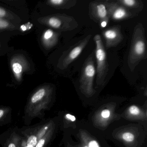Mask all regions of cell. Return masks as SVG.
Masks as SVG:
<instances>
[{"label":"cell","instance_id":"obj_22","mask_svg":"<svg viewBox=\"0 0 147 147\" xmlns=\"http://www.w3.org/2000/svg\"><path fill=\"white\" fill-rule=\"evenodd\" d=\"M45 143V140L44 139H41L38 142V143L37 144L36 147H43Z\"/></svg>","mask_w":147,"mask_h":147},{"label":"cell","instance_id":"obj_15","mask_svg":"<svg viewBox=\"0 0 147 147\" xmlns=\"http://www.w3.org/2000/svg\"><path fill=\"white\" fill-rule=\"evenodd\" d=\"M10 23L3 18H0V30H4L10 27Z\"/></svg>","mask_w":147,"mask_h":147},{"label":"cell","instance_id":"obj_16","mask_svg":"<svg viewBox=\"0 0 147 147\" xmlns=\"http://www.w3.org/2000/svg\"><path fill=\"white\" fill-rule=\"evenodd\" d=\"M129 111L131 114L133 115H138L140 113L139 108L135 105H132L129 108Z\"/></svg>","mask_w":147,"mask_h":147},{"label":"cell","instance_id":"obj_17","mask_svg":"<svg viewBox=\"0 0 147 147\" xmlns=\"http://www.w3.org/2000/svg\"><path fill=\"white\" fill-rule=\"evenodd\" d=\"M37 143V138L36 136H31L28 138L27 145H31L35 146Z\"/></svg>","mask_w":147,"mask_h":147},{"label":"cell","instance_id":"obj_19","mask_svg":"<svg viewBox=\"0 0 147 147\" xmlns=\"http://www.w3.org/2000/svg\"><path fill=\"white\" fill-rule=\"evenodd\" d=\"M7 15V12L2 7H0V18H4L6 17Z\"/></svg>","mask_w":147,"mask_h":147},{"label":"cell","instance_id":"obj_8","mask_svg":"<svg viewBox=\"0 0 147 147\" xmlns=\"http://www.w3.org/2000/svg\"><path fill=\"white\" fill-rule=\"evenodd\" d=\"M102 35L105 40L107 49L116 47L123 39L120 26H114L103 31Z\"/></svg>","mask_w":147,"mask_h":147},{"label":"cell","instance_id":"obj_11","mask_svg":"<svg viewBox=\"0 0 147 147\" xmlns=\"http://www.w3.org/2000/svg\"><path fill=\"white\" fill-rule=\"evenodd\" d=\"M76 0H50L47 1L48 5L57 9H69L76 5Z\"/></svg>","mask_w":147,"mask_h":147},{"label":"cell","instance_id":"obj_6","mask_svg":"<svg viewBox=\"0 0 147 147\" xmlns=\"http://www.w3.org/2000/svg\"><path fill=\"white\" fill-rule=\"evenodd\" d=\"M89 13L91 19L99 24L102 28L108 24L110 18L105 1L91 2L89 5Z\"/></svg>","mask_w":147,"mask_h":147},{"label":"cell","instance_id":"obj_18","mask_svg":"<svg viewBox=\"0 0 147 147\" xmlns=\"http://www.w3.org/2000/svg\"><path fill=\"white\" fill-rule=\"evenodd\" d=\"M32 26H33L32 24L29 22V23H26V24L21 26L20 27V30L22 31H27L30 30L32 28Z\"/></svg>","mask_w":147,"mask_h":147},{"label":"cell","instance_id":"obj_10","mask_svg":"<svg viewBox=\"0 0 147 147\" xmlns=\"http://www.w3.org/2000/svg\"><path fill=\"white\" fill-rule=\"evenodd\" d=\"M116 2L129 11L140 12L143 9L144 5L142 1L139 0H117Z\"/></svg>","mask_w":147,"mask_h":147},{"label":"cell","instance_id":"obj_2","mask_svg":"<svg viewBox=\"0 0 147 147\" xmlns=\"http://www.w3.org/2000/svg\"><path fill=\"white\" fill-rule=\"evenodd\" d=\"M94 40L96 45L95 54L97 62L96 84L98 86H103L109 70L106 52L100 35H95Z\"/></svg>","mask_w":147,"mask_h":147},{"label":"cell","instance_id":"obj_5","mask_svg":"<svg viewBox=\"0 0 147 147\" xmlns=\"http://www.w3.org/2000/svg\"><path fill=\"white\" fill-rule=\"evenodd\" d=\"M91 38V35H88L86 37L76 44L72 48L63 54L59 61L58 67L62 69H65L76 59L82 53L87 45Z\"/></svg>","mask_w":147,"mask_h":147},{"label":"cell","instance_id":"obj_20","mask_svg":"<svg viewBox=\"0 0 147 147\" xmlns=\"http://www.w3.org/2000/svg\"><path fill=\"white\" fill-rule=\"evenodd\" d=\"M101 116L103 118H107L110 116V112L108 110H104L101 112Z\"/></svg>","mask_w":147,"mask_h":147},{"label":"cell","instance_id":"obj_12","mask_svg":"<svg viewBox=\"0 0 147 147\" xmlns=\"http://www.w3.org/2000/svg\"><path fill=\"white\" fill-rule=\"evenodd\" d=\"M11 67L15 78L18 81L21 80L23 72L25 68L24 60L21 59H13L12 61Z\"/></svg>","mask_w":147,"mask_h":147},{"label":"cell","instance_id":"obj_21","mask_svg":"<svg viewBox=\"0 0 147 147\" xmlns=\"http://www.w3.org/2000/svg\"><path fill=\"white\" fill-rule=\"evenodd\" d=\"M88 147H100L97 141L92 140L90 141L88 144Z\"/></svg>","mask_w":147,"mask_h":147},{"label":"cell","instance_id":"obj_4","mask_svg":"<svg viewBox=\"0 0 147 147\" xmlns=\"http://www.w3.org/2000/svg\"><path fill=\"white\" fill-rule=\"evenodd\" d=\"M44 22L49 27L61 31H72L78 26V23L74 17L65 14L47 17Z\"/></svg>","mask_w":147,"mask_h":147},{"label":"cell","instance_id":"obj_7","mask_svg":"<svg viewBox=\"0 0 147 147\" xmlns=\"http://www.w3.org/2000/svg\"><path fill=\"white\" fill-rule=\"evenodd\" d=\"M110 19L114 21H120L131 18L136 13L126 9L116 1H105Z\"/></svg>","mask_w":147,"mask_h":147},{"label":"cell","instance_id":"obj_3","mask_svg":"<svg viewBox=\"0 0 147 147\" xmlns=\"http://www.w3.org/2000/svg\"><path fill=\"white\" fill-rule=\"evenodd\" d=\"M94 55L91 54L85 61L81 74L80 87L85 93L90 94L93 92V82L96 75Z\"/></svg>","mask_w":147,"mask_h":147},{"label":"cell","instance_id":"obj_26","mask_svg":"<svg viewBox=\"0 0 147 147\" xmlns=\"http://www.w3.org/2000/svg\"><path fill=\"white\" fill-rule=\"evenodd\" d=\"M26 147H34V146H32V145H27Z\"/></svg>","mask_w":147,"mask_h":147},{"label":"cell","instance_id":"obj_13","mask_svg":"<svg viewBox=\"0 0 147 147\" xmlns=\"http://www.w3.org/2000/svg\"><path fill=\"white\" fill-rule=\"evenodd\" d=\"M46 92L47 90L45 88H42L38 90L32 97L31 99L32 103H36L38 101L42 100L46 94Z\"/></svg>","mask_w":147,"mask_h":147},{"label":"cell","instance_id":"obj_1","mask_svg":"<svg viewBox=\"0 0 147 147\" xmlns=\"http://www.w3.org/2000/svg\"><path fill=\"white\" fill-rule=\"evenodd\" d=\"M146 58L147 42L145 29L141 23H138L134 28L127 60L130 71H134L139 63Z\"/></svg>","mask_w":147,"mask_h":147},{"label":"cell","instance_id":"obj_9","mask_svg":"<svg viewBox=\"0 0 147 147\" xmlns=\"http://www.w3.org/2000/svg\"><path fill=\"white\" fill-rule=\"evenodd\" d=\"M59 34L51 29L45 31L42 37V43L47 49H51L58 42Z\"/></svg>","mask_w":147,"mask_h":147},{"label":"cell","instance_id":"obj_23","mask_svg":"<svg viewBox=\"0 0 147 147\" xmlns=\"http://www.w3.org/2000/svg\"><path fill=\"white\" fill-rule=\"evenodd\" d=\"M66 117L68 119H69L71 120V121H73V122L75 121L76 119L75 117L73 116V115H71V114H67L66 115Z\"/></svg>","mask_w":147,"mask_h":147},{"label":"cell","instance_id":"obj_24","mask_svg":"<svg viewBox=\"0 0 147 147\" xmlns=\"http://www.w3.org/2000/svg\"><path fill=\"white\" fill-rule=\"evenodd\" d=\"M4 113V111L3 110H0V118L2 117Z\"/></svg>","mask_w":147,"mask_h":147},{"label":"cell","instance_id":"obj_25","mask_svg":"<svg viewBox=\"0 0 147 147\" xmlns=\"http://www.w3.org/2000/svg\"><path fill=\"white\" fill-rule=\"evenodd\" d=\"M8 147H16V146H15V145L14 144L11 143L9 144V146H8Z\"/></svg>","mask_w":147,"mask_h":147},{"label":"cell","instance_id":"obj_27","mask_svg":"<svg viewBox=\"0 0 147 147\" xmlns=\"http://www.w3.org/2000/svg\"><path fill=\"white\" fill-rule=\"evenodd\" d=\"M83 147H88V146H87V145H86V146H84Z\"/></svg>","mask_w":147,"mask_h":147},{"label":"cell","instance_id":"obj_14","mask_svg":"<svg viewBox=\"0 0 147 147\" xmlns=\"http://www.w3.org/2000/svg\"><path fill=\"white\" fill-rule=\"evenodd\" d=\"M123 139L127 142H131L134 141L135 136L130 132H127L124 133L122 136Z\"/></svg>","mask_w":147,"mask_h":147}]
</instances>
